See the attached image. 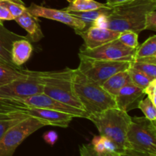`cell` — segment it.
I'll return each instance as SVG.
<instances>
[{
  "label": "cell",
  "instance_id": "1",
  "mask_svg": "<svg viewBox=\"0 0 156 156\" xmlns=\"http://www.w3.org/2000/svg\"><path fill=\"white\" fill-rule=\"evenodd\" d=\"M73 87L76 98L88 116L117 108L114 96L101 85L85 77L77 69H73Z\"/></svg>",
  "mask_w": 156,
  "mask_h": 156
},
{
  "label": "cell",
  "instance_id": "2",
  "mask_svg": "<svg viewBox=\"0 0 156 156\" xmlns=\"http://www.w3.org/2000/svg\"><path fill=\"white\" fill-rule=\"evenodd\" d=\"M152 10H156V0H134L113 8L108 16V28L118 32L133 30L140 34L144 30L146 14Z\"/></svg>",
  "mask_w": 156,
  "mask_h": 156
},
{
  "label": "cell",
  "instance_id": "3",
  "mask_svg": "<svg viewBox=\"0 0 156 156\" xmlns=\"http://www.w3.org/2000/svg\"><path fill=\"white\" fill-rule=\"evenodd\" d=\"M88 119L91 120L101 136L112 140L118 148L120 153L128 148L126 133L131 121L128 113L119 108H110L101 113L91 114Z\"/></svg>",
  "mask_w": 156,
  "mask_h": 156
},
{
  "label": "cell",
  "instance_id": "4",
  "mask_svg": "<svg viewBox=\"0 0 156 156\" xmlns=\"http://www.w3.org/2000/svg\"><path fill=\"white\" fill-rule=\"evenodd\" d=\"M73 69L66 68L60 71L37 72V79L44 86V93L52 98L83 110L75 94L73 87Z\"/></svg>",
  "mask_w": 156,
  "mask_h": 156
},
{
  "label": "cell",
  "instance_id": "5",
  "mask_svg": "<svg viewBox=\"0 0 156 156\" xmlns=\"http://www.w3.org/2000/svg\"><path fill=\"white\" fill-rule=\"evenodd\" d=\"M126 141L129 149L156 155V121L145 117H131Z\"/></svg>",
  "mask_w": 156,
  "mask_h": 156
},
{
  "label": "cell",
  "instance_id": "6",
  "mask_svg": "<svg viewBox=\"0 0 156 156\" xmlns=\"http://www.w3.org/2000/svg\"><path fill=\"white\" fill-rule=\"evenodd\" d=\"M0 107H27V108H43V109H49L66 113L74 117H82V118L87 119L88 117V114L84 110L61 103L44 93H41L22 98H0Z\"/></svg>",
  "mask_w": 156,
  "mask_h": 156
},
{
  "label": "cell",
  "instance_id": "7",
  "mask_svg": "<svg viewBox=\"0 0 156 156\" xmlns=\"http://www.w3.org/2000/svg\"><path fill=\"white\" fill-rule=\"evenodd\" d=\"M80 63L77 69L92 82L101 85L115 73L127 70L129 61H113L79 56Z\"/></svg>",
  "mask_w": 156,
  "mask_h": 156
},
{
  "label": "cell",
  "instance_id": "8",
  "mask_svg": "<svg viewBox=\"0 0 156 156\" xmlns=\"http://www.w3.org/2000/svg\"><path fill=\"white\" fill-rule=\"evenodd\" d=\"M34 117L41 120L47 126H59L66 128L73 120V116L66 113L59 112L43 108H27V107H0V118L20 116Z\"/></svg>",
  "mask_w": 156,
  "mask_h": 156
},
{
  "label": "cell",
  "instance_id": "9",
  "mask_svg": "<svg viewBox=\"0 0 156 156\" xmlns=\"http://www.w3.org/2000/svg\"><path fill=\"white\" fill-rule=\"evenodd\" d=\"M47 125L34 117L21 120L5 133L0 140V156H13L17 148L26 138Z\"/></svg>",
  "mask_w": 156,
  "mask_h": 156
},
{
  "label": "cell",
  "instance_id": "10",
  "mask_svg": "<svg viewBox=\"0 0 156 156\" xmlns=\"http://www.w3.org/2000/svg\"><path fill=\"white\" fill-rule=\"evenodd\" d=\"M136 51V49L129 48L117 39L91 50L80 48L79 56L105 60L132 62L135 59Z\"/></svg>",
  "mask_w": 156,
  "mask_h": 156
},
{
  "label": "cell",
  "instance_id": "11",
  "mask_svg": "<svg viewBox=\"0 0 156 156\" xmlns=\"http://www.w3.org/2000/svg\"><path fill=\"white\" fill-rule=\"evenodd\" d=\"M44 93V86L36 75V71H30L27 77L17 79L0 87V98L30 97Z\"/></svg>",
  "mask_w": 156,
  "mask_h": 156
},
{
  "label": "cell",
  "instance_id": "12",
  "mask_svg": "<svg viewBox=\"0 0 156 156\" xmlns=\"http://www.w3.org/2000/svg\"><path fill=\"white\" fill-rule=\"evenodd\" d=\"M27 10L37 18L41 17L66 24L73 27L77 34L85 29V24L81 20L63 10L44 7L34 3H31V5L27 8Z\"/></svg>",
  "mask_w": 156,
  "mask_h": 156
},
{
  "label": "cell",
  "instance_id": "13",
  "mask_svg": "<svg viewBox=\"0 0 156 156\" xmlns=\"http://www.w3.org/2000/svg\"><path fill=\"white\" fill-rule=\"evenodd\" d=\"M120 34V32L108 28H99L91 26L78 34L80 35L84 41V45H82L81 48L91 50L117 40Z\"/></svg>",
  "mask_w": 156,
  "mask_h": 156
},
{
  "label": "cell",
  "instance_id": "14",
  "mask_svg": "<svg viewBox=\"0 0 156 156\" xmlns=\"http://www.w3.org/2000/svg\"><path fill=\"white\" fill-rule=\"evenodd\" d=\"M145 95L143 89L130 82L123 87L115 96L117 108L128 113L138 108L139 104L144 98Z\"/></svg>",
  "mask_w": 156,
  "mask_h": 156
},
{
  "label": "cell",
  "instance_id": "15",
  "mask_svg": "<svg viewBox=\"0 0 156 156\" xmlns=\"http://www.w3.org/2000/svg\"><path fill=\"white\" fill-rule=\"evenodd\" d=\"M28 39L27 37L17 34L8 30L3 23L0 22V63L5 64L12 68L21 69L13 63L12 60V48L14 41L21 39Z\"/></svg>",
  "mask_w": 156,
  "mask_h": 156
},
{
  "label": "cell",
  "instance_id": "16",
  "mask_svg": "<svg viewBox=\"0 0 156 156\" xmlns=\"http://www.w3.org/2000/svg\"><path fill=\"white\" fill-rule=\"evenodd\" d=\"M14 20L27 32V37L30 41L38 42L44 37V34L40 27L37 18L31 15L27 9Z\"/></svg>",
  "mask_w": 156,
  "mask_h": 156
},
{
  "label": "cell",
  "instance_id": "17",
  "mask_svg": "<svg viewBox=\"0 0 156 156\" xmlns=\"http://www.w3.org/2000/svg\"><path fill=\"white\" fill-rule=\"evenodd\" d=\"M33 47L28 39H21L14 41L12 48V60L18 67L25 63L30 57Z\"/></svg>",
  "mask_w": 156,
  "mask_h": 156
},
{
  "label": "cell",
  "instance_id": "18",
  "mask_svg": "<svg viewBox=\"0 0 156 156\" xmlns=\"http://www.w3.org/2000/svg\"><path fill=\"white\" fill-rule=\"evenodd\" d=\"M130 82L131 80L128 71L124 70L113 75L102 85V87L105 91L115 98L119 91Z\"/></svg>",
  "mask_w": 156,
  "mask_h": 156
},
{
  "label": "cell",
  "instance_id": "19",
  "mask_svg": "<svg viewBox=\"0 0 156 156\" xmlns=\"http://www.w3.org/2000/svg\"><path fill=\"white\" fill-rule=\"evenodd\" d=\"M130 66L144 73L152 80L156 79V56L136 58L131 62Z\"/></svg>",
  "mask_w": 156,
  "mask_h": 156
},
{
  "label": "cell",
  "instance_id": "20",
  "mask_svg": "<svg viewBox=\"0 0 156 156\" xmlns=\"http://www.w3.org/2000/svg\"><path fill=\"white\" fill-rule=\"evenodd\" d=\"M30 74V70L12 68L5 64L0 63V87L5 85L17 79L27 77Z\"/></svg>",
  "mask_w": 156,
  "mask_h": 156
},
{
  "label": "cell",
  "instance_id": "21",
  "mask_svg": "<svg viewBox=\"0 0 156 156\" xmlns=\"http://www.w3.org/2000/svg\"><path fill=\"white\" fill-rule=\"evenodd\" d=\"M69 5L63 11L70 12H88V11L96 10L101 8L108 7L106 3H101L95 0H67Z\"/></svg>",
  "mask_w": 156,
  "mask_h": 156
},
{
  "label": "cell",
  "instance_id": "22",
  "mask_svg": "<svg viewBox=\"0 0 156 156\" xmlns=\"http://www.w3.org/2000/svg\"><path fill=\"white\" fill-rule=\"evenodd\" d=\"M112 9L113 8H110L108 6V7L101 8V9H96V10L88 11V12H70L69 13H70L72 15L81 20L85 24V30H86L87 28H88V27L92 25L94 21L98 17L101 15H109L112 12Z\"/></svg>",
  "mask_w": 156,
  "mask_h": 156
},
{
  "label": "cell",
  "instance_id": "23",
  "mask_svg": "<svg viewBox=\"0 0 156 156\" xmlns=\"http://www.w3.org/2000/svg\"><path fill=\"white\" fill-rule=\"evenodd\" d=\"M91 145L95 152L98 153L104 152H119L118 148L115 143L107 137L103 136H97L93 138Z\"/></svg>",
  "mask_w": 156,
  "mask_h": 156
},
{
  "label": "cell",
  "instance_id": "24",
  "mask_svg": "<svg viewBox=\"0 0 156 156\" xmlns=\"http://www.w3.org/2000/svg\"><path fill=\"white\" fill-rule=\"evenodd\" d=\"M156 56V36L152 35L143 44L139 45L136 51V58Z\"/></svg>",
  "mask_w": 156,
  "mask_h": 156
},
{
  "label": "cell",
  "instance_id": "25",
  "mask_svg": "<svg viewBox=\"0 0 156 156\" xmlns=\"http://www.w3.org/2000/svg\"><path fill=\"white\" fill-rule=\"evenodd\" d=\"M127 71L128 73H129V78H130L131 83H133L136 86L139 87V88H142V89L146 88V87L152 81V79L148 77L146 75L141 73L139 70L133 68V67H129Z\"/></svg>",
  "mask_w": 156,
  "mask_h": 156
},
{
  "label": "cell",
  "instance_id": "26",
  "mask_svg": "<svg viewBox=\"0 0 156 156\" xmlns=\"http://www.w3.org/2000/svg\"><path fill=\"white\" fill-rule=\"evenodd\" d=\"M120 43L132 49H137L139 47V34L133 30H124L120 32L118 38Z\"/></svg>",
  "mask_w": 156,
  "mask_h": 156
},
{
  "label": "cell",
  "instance_id": "27",
  "mask_svg": "<svg viewBox=\"0 0 156 156\" xmlns=\"http://www.w3.org/2000/svg\"><path fill=\"white\" fill-rule=\"evenodd\" d=\"M0 5L7 8L14 18L19 16L27 9L21 0H0Z\"/></svg>",
  "mask_w": 156,
  "mask_h": 156
},
{
  "label": "cell",
  "instance_id": "28",
  "mask_svg": "<svg viewBox=\"0 0 156 156\" xmlns=\"http://www.w3.org/2000/svg\"><path fill=\"white\" fill-rule=\"evenodd\" d=\"M138 108L141 110L145 117L152 121H156V105L151 101L149 98H143L139 104Z\"/></svg>",
  "mask_w": 156,
  "mask_h": 156
},
{
  "label": "cell",
  "instance_id": "29",
  "mask_svg": "<svg viewBox=\"0 0 156 156\" xmlns=\"http://www.w3.org/2000/svg\"><path fill=\"white\" fill-rule=\"evenodd\" d=\"M25 117H11L6 118H0V140L2 138L5 133L10 128L19 123L21 120Z\"/></svg>",
  "mask_w": 156,
  "mask_h": 156
},
{
  "label": "cell",
  "instance_id": "30",
  "mask_svg": "<svg viewBox=\"0 0 156 156\" xmlns=\"http://www.w3.org/2000/svg\"><path fill=\"white\" fill-rule=\"evenodd\" d=\"M80 156H120L119 152H104L98 153L95 152L91 144L82 145L80 147Z\"/></svg>",
  "mask_w": 156,
  "mask_h": 156
},
{
  "label": "cell",
  "instance_id": "31",
  "mask_svg": "<svg viewBox=\"0 0 156 156\" xmlns=\"http://www.w3.org/2000/svg\"><path fill=\"white\" fill-rule=\"evenodd\" d=\"M144 30H156V11L152 10L147 12L145 16Z\"/></svg>",
  "mask_w": 156,
  "mask_h": 156
},
{
  "label": "cell",
  "instance_id": "32",
  "mask_svg": "<svg viewBox=\"0 0 156 156\" xmlns=\"http://www.w3.org/2000/svg\"><path fill=\"white\" fill-rule=\"evenodd\" d=\"M144 94L148 96L151 101L156 105V79L151 81L150 83L143 89Z\"/></svg>",
  "mask_w": 156,
  "mask_h": 156
},
{
  "label": "cell",
  "instance_id": "33",
  "mask_svg": "<svg viewBox=\"0 0 156 156\" xmlns=\"http://www.w3.org/2000/svg\"><path fill=\"white\" fill-rule=\"evenodd\" d=\"M108 15H101L99 17H98L93 22L92 25L94 27H99V28L106 29L108 27Z\"/></svg>",
  "mask_w": 156,
  "mask_h": 156
},
{
  "label": "cell",
  "instance_id": "34",
  "mask_svg": "<svg viewBox=\"0 0 156 156\" xmlns=\"http://www.w3.org/2000/svg\"><path fill=\"white\" fill-rule=\"evenodd\" d=\"M120 156H156L154 154L148 153V152H140V151L134 150L132 149H126L120 153Z\"/></svg>",
  "mask_w": 156,
  "mask_h": 156
},
{
  "label": "cell",
  "instance_id": "35",
  "mask_svg": "<svg viewBox=\"0 0 156 156\" xmlns=\"http://www.w3.org/2000/svg\"><path fill=\"white\" fill-rule=\"evenodd\" d=\"M44 141L48 143L50 146H53L56 143L58 140V135L55 131L50 130L48 132H46L43 136Z\"/></svg>",
  "mask_w": 156,
  "mask_h": 156
},
{
  "label": "cell",
  "instance_id": "36",
  "mask_svg": "<svg viewBox=\"0 0 156 156\" xmlns=\"http://www.w3.org/2000/svg\"><path fill=\"white\" fill-rule=\"evenodd\" d=\"M133 1L134 0H107L106 5L110 8H114L122 5L127 4Z\"/></svg>",
  "mask_w": 156,
  "mask_h": 156
}]
</instances>
